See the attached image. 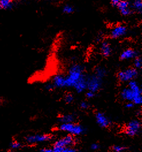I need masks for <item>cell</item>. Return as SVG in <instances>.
<instances>
[{
  "label": "cell",
  "mask_w": 142,
  "mask_h": 152,
  "mask_svg": "<svg viewBox=\"0 0 142 152\" xmlns=\"http://www.w3.org/2000/svg\"><path fill=\"white\" fill-rule=\"evenodd\" d=\"M128 148L124 146H120V145H114L111 147V150L113 152H122L127 151Z\"/></svg>",
  "instance_id": "obj_22"
},
{
  "label": "cell",
  "mask_w": 142,
  "mask_h": 152,
  "mask_svg": "<svg viewBox=\"0 0 142 152\" xmlns=\"http://www.w3.org/2000/svg\"><path fill=\"white\" fill-rule=\"evenodd\" d=\"M40 151L42 152H53L52 148H44L40 149Z\"/></svg>",
  "instance_id": "obj_31"
},
{
  "label": "cell",
  "mask_w": 142,
  "mask_h": 152,
  "mask_svg": "<svg viewBox=\"0 0 142 152\" xmlns=\"http://www.w3.org/2000/svg\"><path fill=\"white\" fill-rule=\"evenodd\" d=\"M139 76V70L134 67L125 69L118 72L117 78L122 83H128L129 81L136 80Z\"/></svg>",
  "instance_id": "obj_4"
},
{
  "label": "cell",
  "mask_w": 142,
  "mask_h": 152,
  "mask_svg": "<svg viewBox=\"0 0 142 152\" xmlns=\"http://www.w3.org/2000/svg\"><path fill=\"white\" fill-rule=\"evenodd\" d=\"M76 118L74 114H65L59 116L58 118V121L61 124L71 123L76 122Z\"/></svg>",
  "instance_id": "obj_15"
},
{
  "label": "cell",
  "mask_w": 142,
  "mask_h": 152,
  "mask_svg": "<svg viewBox=\"0 0 142 152\" xmlns=\"http://www.w3.org/2000/svg\"><path fill=\"white\" fill-rule=\"evenodd\" d=\"M121 0H111V4L114 7H117Z\"/></svg>",
  "instance_id": "obj_32"
},
{
  "label": "cell",
  "mask_w": 142,
  "mask_h": 152,
  "mask_svg": "<svg viewBox=\"0 0 142 152\" xmlns=\"http://www.w3.org/2000/svg\"><path fill=\"white\" fill-rule=\"evenodd\" d=\"M84 73V68L81 65H73L69 68L68 74L66 76V87H73Z\"/></svg>",
  "instance_id": "obj_2"
},
{
  "label": "cell",
  "mask_w": 142,
  "mask_h": 152,
  "mask_svg": "<svg viewBox=\"0 0 142 152\" xmlns=\"http://www.w3.org/2000/svg\"><path fill=\"white\" fill-rule=\"evenodd\" d=\"M142 129V124L138 119L130 121L125 127L124 133L130 137H135L138 135Z\"/></svg>",
  "instance_id": "obj_6"
},
{
  "label": "cell",
  "mask_w": 142,
  "mask_h": 152,
  "mask_svg": "<svg viewBox=\"0 0 142 152\" xmlns=\"http://www.w3.org/2000/svg\"><path fill=\"white\" fill-rule=\"evenodd\" d=\"M120 96L125 102H132L135 105L142 104V88L136 80L129 81L128 86L122 90Z\"/></svg>",
  "instance_id": "obj_1"
},
{
  "label": "cell",
  "mask_w": 142,
  "mask_h": 152,
  "mask_svg": "<svg viewBox=\"0 0 142 152\" xmlns=\"http://www.w3.org/2000/svg\"><path fill=\"white\" fill-rule=\"evenodd\" d=\"M1 99H0V104H1Z\"/></svg>",
  "instance_id": "obj_34"
},
{
  "label": "cell",
  "mask_w": 142,
  "mask_h": 152,
  "mask_svg": "<svg viewBox=\"0 0 142 152\" xmlns=\"http://www.w3.org/2000/svg\"><path fill=\"white\" fill-rule=\"evenodd\" d=\"M133 8L137 11H138L139 13L142 12V0H135L133 3Z\"/></svg>",
  "instance_id": "obj_21"
},
{
  "label": "cell",
  "mask_w": 142,
  "mask_h": 152,
  "mask_svg": "<svg viewBox=\"0 0 142 152\" xmlns=\"http://www.w3.org/2000/svg\"><path fill=\"white\" fill-rule=\"evenodd\" d=\"M139 56V53L131 48H127L121 53L119 59L120 61H126V60H130L134 59L135 58Z\"/></svg>",
  "instance_id": "obj_12"
},
{
  "label": "cell",
  "mask_w": 142,
  "mask_h": 152,
  "mask_svg": "<svg viewBox=\"0 0 142 152\" xmlns=\"http://www.w3.org/2000/svg\"><path fill=\"white\" fill-rule=\"evenodd\" d=\"M94 73L95 75L98 76L102 78H104V77L106 75V70L104 67H96L95 68Z\"/></svg>",
  "instance_id": "obj_17"
},
{
  "label": "cell",
  "mask_w": 142,
  "mask_h": 152,
  "mask_svg": "<svg viewBox=\"0 0 142 152\" xmlns=\"http://www.w3.org/2000/svg\"><path fill=\"white\" fill-rule=\"evenodd\" d=\"M13 1H21V0H13Z\"/></svg>",
  "instance_id": "obj_33"
},
{
  "label": "cell",
  "mask_w": 142,
  "mask_h": 152,
  "mask_svg": "<svg viewBox=\"0 0 142 152\" xmlns=\"http://www.w3.org/2000/svg\"><path fill=\"white\" fill-rule=\"evenodd\" d=\"M100 145L97 143H92L90 146V148L93 151H97L100 149Z\"/></svg>",
  "instance_id": "obj_29"
},
{
  "label": "cell",
  "mask_w": 142,
  "mask_h": 152,
  "mask_svg": "<svg viewBox=\"0 0 142 152\" xmlns=\"http://www.w3.org/2000/svg\"><path fill=\"white\" fill-rule=\"evenodd\" d=\"M127 32V27L123 25H119L112 29L110 37L112 39H118L124 37Z\"/></svg>",
  "instance_id": "obj_11"
},
{
  "label": "cell",
  "mask_w": 142,
  "mask_h": 152,
  "mask_svg": "<svg viewBox=\"0 0 142 152\" xmlns=\"http://www.w3.org/2000/svg\"><path fill=\"white\" fill-rule=\"evenodd\" d=\"M53 136L50 134H37L34 135H30L25 137L26 142L29 144H35L38 143L44 142L52 140Z\"/></svg>",
  "instance_id": "obj_8"
},
{
  "label": "cell",
  "mask_w": 142,
  "mask_h": 152,
  "mask_svg": "<svg viewBox=\"0 0 142 152\" xmlns=\"http://www.w3.org/2000/svg\"><path fill=\"white\" fill-rule=\"evenodd\" d=\"M79 108L81 110L85 111V110L89 109V108L90 107V105L89 104V103L86 101H82L79 103Z\"/></svg>",
  "instance_id": "obj_24"
},
{
  "label": "cell",
  "mask_w": 142,
  "mask_h": 152,
  "mask_svg": "<svg viewBox=\"0 0 142 152\" xmlns=\"http://www.w3.org/2000/svg\"><path fill=\"white\" fill-rule=\"evenodd\" d=\"M135 104L132 102H127L125 104V107L126 108H128V109H130V108H133L134 107H135Z\"/></svg>",
  "instance_id": "obj_30"
},
{
  "label": "cell",
  "mask_w": 142,
  "mask_h": 152,
  "mask_svg": "<svg viewBox=\"0 0 142 152\" xmlns=\"http://www.w3.org/2000/svg\"><path fill=\"white\" fill-rule=\"evenodd\" d=\"M100 53L103 57H109L112 54V48L111 44L108 41H104L102 43L100 47Z\"/></svg>",
  "instance_id": "obj_13"
},
{
  "label": "cell",
  "mask_w": 142,
  "mask_h": 152,
  "mask_svg": "<svg viewBox=\"0 0 142 152\" xmlns=\"http://www.w3.org/2000/svg\"><path fill=\"white\" fill-rule=\"evenodd\" d=\"M45 88L46 89H47L49 91H53L54 89H55V86H54V84H52V83H48L47 84H46L45 86Z\"/></svg>",
  "instance_id": "obj_28"
},
{
  "label": "cell",
  "mask_w": 142,
  "mask_h": 152,
  "mask_svg": "<svg viewBox=\"0 0 142 152\" xmlns=\"http://www.w3.org/2000/svg\"><path fill=\"white\" fill-rule=\"evenodd\" d=\"M74 96L72 93L68 92L64 96V101L67 104L72 103L74 102Z\"/></svg>",
  "instance_id": "obj_18"
},
{
  "label": "cell",
  "mask_w": 142,
  "mask_h": 152,
  "mask_svg": "<svg viewBox=\"0 0 142 152\" xmlns=\"http://www.w3.org/2000/svg\"><path fill=\"white\" fill-rule=\"evenodd\" d=\"M78 94H81L87 90V75L84 73L73 86Z\"/></svg>",
  "instance_id": "obj_10"
},
{
  "label": "cell",
  "mask_w": 142,
  "mask_h": 152,
  "mask_svg": "<svg viewBox=\"0 0 142 152\" xmlns=\"http://www.w3.org/2000/svg\"><path fill=\"white\" fill-rule=\"evenodd\" d=\"M77 142L76 136L71 134H67L65 137L59 139L54 143L53 148H66L68 146H74Z\"/></svg>",
  "instance_id": "obj_7"
},
{
  "label": "cell",
  "mask_w": 142,
  "mask_h": 152,
  "mask_svg": "<svg viewBox=\"0 0 142 152\" xmlns=\"http://www.w3.org/2000/svg\"><path fill=\"white\" fill-rule=\"evenodd\" d=\"M120 11L130 8V2L127 0H121L117 7Z\"/></svg>",
  "instance_id": "obj_19"
},
{
  "label": "cell",
  "mask_w": 142,
  "mask_h": 152,
  "mask_svg": "<svg viewBox=\"0 0 142 152\" xmlns=\"http://www.w3.org/2000/svg\"><path fill=\"white\" fill-rule=\"evenodd\" d=\"M59 130L76 137L82 135L86 133V129L84 126L76 122L61 124L59 126Z\"/></svg>",
  "instance_id": "obj_3"
},
{
  "label": "cell",
  "mask_w": 142,
  "mask_h": 152,
  "mask_svg": "<svg viewBox=\"0 0 142 152\" xmlns=\"http://www.w3.org/2000/svg\"><path fill=\"white\" fill-rule=\"evenodd\" d=\"M13 6V0H0V10H10Z\"/></svg>",
  "instance_id": "obj_16"
},
{
  "label": "cell",
  "mask_w": 142,
  "mask_h": 152,
  "mask_svg": "<svg viewBox=\"0 0 142 152\" xmlns=\"http://www.w3.org/2000/svg\"><path fill=\"white\" fill-rule=\"evenodd\" d=\"M52 84L55 88H63L66 87V76L58 75L55 76L52 80Z\"/></svg>",
  "instance_id": "obj_14"
},
{
  "label": "cell",
  "mask_w": 142,
  "mask_h": 152,
  "mask_svg": "<svg viewBox=\"0 0 142 152\" xmlns=\"http://www.w3.org/2000/svg\"><path fill=\"white\" fill-rule=\"evenodd\" d=\"M74 10L73 7L69 5H67L66 6H65L63 9V12L66 14H71L74 12Z\"/></svg>",
  "instance_id": "obj_25"
},
{
  "label": "cell",
  "mask_w": 142,
  "mask_h": 152,
  "mask_svg": "<svg viewBox=\"0 0 142 152\" xmlns=\"http://www.w3.org/2000/svg\"><path fill=\"white\" fill-rule=\"evenodd\" d=\"M103 85V78L95 75L93 73L92 75L87 76V90L98 92Z\"/></svg>",
  "instance_id": "obj_5"
},
{
  "label": "cell",
  "mask_w": 142,
  "mask_h": 152,
  "mask_svg": "<svg viewBox=\"0 0 142 152\" xmlns=\"http://www.w3.org/2000/svg\"><path fill=\"white\" fill-rule=\"evenodd\" d=\"M95 95L96 94L95 92L90 91H87L86 93L85 96L87 99H93L95 97Z\"/></svg>",
  "instance_id": "obj_27"
},
{
  "label": "cell",
  "mask_w": 142,
  "mask_h": 152,
  "mask_svg": "<svg viewBox=\"0 0 142 152\" xmlns=\"http://www.w3.org/2000/svg\"><path fill=\"white\" fill-rule=\"evenodd\" d=\"M120 12L122 14V15L125 16H127L130 15L133 13V11L131 10L130 8H127V9H125V10H121Z\"/></svg>",
  "instance_id": "obj_26"
},
{
  "label": "cell",
  "mask_w": 142,
  "mask_h": 152,
  "mask_svg": "<svg viewBox=\"0 0 142 152\" xmlns=\"http://www.w3.org/2000/svg\"><path fill=\"white\" fill-rule=\"evenodd\" d=\"M95 118L98 125L103 129L109 127L111 124V121L108 116L103 113L98 111L95 114Z\"/></svg>",
  "instance_id": "obj_9"
},
{
  "label": "cell",
  "mask_w": 142,
  "mask_h": 152,
  "mask_svg": "<svg viewBox=\"0 0 142 152\" xmlns=\"http://www.w3.org/2000/svg\"><path fill=\"white\" fill-rule=\"evenodd\" d=\"M133 67L136 69L140 70L142 67V58L139 56L136 57L134 58L133 61Z\"/></svg>",
  "instance_id": "obj_20"
},
{
  "label": "cell",
  "mask_w": 142,
  "mask_h": 152,
  "mask_svg": "<svg viewBox=\"0 0 142 152\" xmlns=\"http://www.w3.org/2000/svg\"><path fill=\"white\" fill-rule=\"evenodd\" d=\"M23 146L21 143L17 141H13L10 144V147L12 149H19Z\"/></svg>",
  "instance_id": "obj_23"
}]
</instances>
